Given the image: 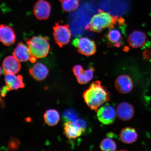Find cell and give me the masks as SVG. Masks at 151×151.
Returning <instances> with one entry per match:
<instances>
[{
	"label": "cell",
	"mask_w": 151,
	"mask_h": 151,
	"mask_svg": "<svg viewBox=\"0 0 151 151\" xmlns=\"http://www.w3.org/2000/svg\"><path fill=\"white\" fill-rule=\"evenodd\" d=\"M111 94L101 82L96 81L85 91L83 97L87 105L97 112L99 107L110 100Z\"/></svg>",
	"instance_id": "1"
},
{
	"label": "cell",
	"mask_w": 151,
	"mask_h": 151,
	"mask_svg": "<svg viewBox=\"0 0 151 151\" xmlns=\"http://www.w3.org/2000/svg\"><path fill=\"white\" fill-rule=\"evenodd\" d=\"M118 16H113L109 13L99 9L98 14L92 17L89 23L86 26L88 31L101 32L106 28H109L117 23Z\"/></svg>",
	"instance_id": "2"
},
{
	"label": "cell",
	"mask_w": 151,
	"mask_h": 151,
	"mask_svg": "<svg viewBox=\"0 0 151 151\" xmlns=\"http://www.w3.org/2000/svg\"><path fill=\"white\" fill-rule=\"evenodd\" d=\"M27 46L29 48L32 56L37 59L46 57L50 49V45L46 37H34L26 40Z\"/></svg>",
	"instance_id": "3"
},
{
	"label": "cell",
	"mask_w": 151,
	"mask_h": 151,
	"mask_svg": "<svg viewBox=\"0 0 151 151\" xmlns=\"http://www.w3.org/2000/svg\"><path fill=\"white\" fill-rule=\"evenodd\" d=\"M73 45L80 54L86 56L93 55L97 51V47L93 40L88 37L77 38L73 41Z\"/></svg>",
	"instance_id": "4"
},
{
	"label": "cell",
	"mask_w": 151,
	"mask_h": 151,
	"mask_svg": "<svg viewBox=\"0 0 151 151\" xmlns=\"http://www.w3.org/2000/svg\"><path fill=\"white\" fill-rule=\"evenodd\" d=\"M53 29L54 40L58 46L62 47L70 42L71 33L68 24L62 25L56 23Z\"/></svg>",
	"instance_id": "5"
},
{
	"label": "cell",
	"mask_w": 151,
	"mask_h": 151,
	"mask_svg": "<svg viewBox=\"0 0 151 151\" xmlns=\"http://www.w3.org/2000/svg\"><path fill=\"white\" fill-rule=\"evenodd\" d=\"M97 113L98 120L106 125L112 124L116 119V111L112 106L108 104L100 107Z\"/></svg>",
	"instance_id": "6"
},
{
	"label": "cell",
	"mask_w": 151,
	"mask_h": 151,
	"mask_svg": "<svg viewBox=\"0 0 151 151\" xmlns=\"http://www.w3.org/2000/svg\"><path fill=\"white\" fill-rule=\"evenodd\" d=\"M51 10V7L48 1L45 0H38L34 6L33 12L38 19L45 20L50 17Z\"/></svg>",
	"instance_id": "7"
},
{
	"label": "cell",
	"mask_w": 151,
	"mask_h": 151,
	"mask_svg": "<svg viewBox=\"0 0 151 151\" xmlns=\"http://www.w3.org/2000/svg\"><path fill=\"white\" fill-rule=\"evenodd\" d=\"M14 55L20 62H25L29 61L34 63L37 61L36 58L32 56L29 49L22 42H19L15 48Z\"/></svg>",
	"instance_id": "8"
},
{
	"label": "cell",
	"mask_w": 151,
	"mask_h": 151,
	"mask_svg": "<svg viewBox=\"0 0 151 151\" xmlns=\"http://www.w3.org/2000/svg\"><path fill=\"white\" fill-rule=\"evenodd\" d=\"M116 24L109 28V31L106 34V39L109 44L119 48L123 42L124 37L120 28L116 27Z\"/></svg>",
	"instance_id": "9"
},
{
	"label": "cell",
	"mask_w": 151,
	"mask_h": 151,
	"mask_svg": "<svg viewBox=\"0 0 151 151\" xmlns=\"http://www.w3.org/2000/svg\"><path fill=\"white\" fill-rule=\"evenodd\" d=\"M115 86L118 91L122 94L129 93L133 89V81L129 76L124 75L118 77L115 81Z\"/></svg>",
	"instance_id": "10"
},
{
	"label": "cell",
	"mask_w": 151,
	"mask_h": 151,
	"mask_svg": "<svg viewBox=\"0 0 151 151\" xmlns=\"http://www.w3.org/2000/svg\"><path fill=\"white\" fill-rule=\"evenodd\" d=\"M2 68L5 74H16L20 71L21 65L14 55L9 56L4 60Z\"/></svg>",
	"instance_id": "11"
},
{
	"label": "cell",
	"mask_w": 151,
	"mask_h": 151,
	"mask_svg": "<svg viewBox=\"0 0 151 151\" xmlns=\"http://www.w3.org/2000/svg\"><path fill=\"white\" fill-rule=\"evenodd\" d=\"M85 131V130L75 122H67L64 124V133L69 139L77 138Z\"/></svg>",
	"instance_id": "12"
},
{
	"label": "cell",
	"mask_w": 151,
	"mask_h": 151,
	"mask_svg": "<svg viewBox=\"0 0 151 151\" xmlns=\"http://www.w3.org/2000/svg\"><path fill=\"white\" fill-rule=\"evenodd\" d=\"M16 36L11 26L1 24L0 26V40L5 46L13 45L16 41Z\"/></svg>",
	"instance_id": "13"
},
{
	"label": "cell",
	"mask_w": 151,
	"mask_h": 151,
	"mask_svg": "<svg viewBox=\"0 0 151 151\" xmlns=\"http://www.w3.org/2000/svg\"><path fill=\"white\" fill-rule=\"evenodd\" d=\"M116 113L120 120L127 121L133 117L134 114V109L131 104L123 102L119 104L118 106Z\"/></svg>",
	"instance_id": "14"
},
{
	"label": "cell",
	"mask_w": 151,
	"mask_h": 151,
	"mask_svg": "<svg viewBox=\"0 0 151 151\" xmlns=\"http://www.w3.org/2000/svg\"><path fill=\"white\" fill-rule=\"evenodd\" d=\"M147 40L146 34L143 32L135 31L128 36V42L130 46L133 48H141L144 46Z\"/></svg>",
	"instance_id": "15"
},
{
	"label": "cell",
	"mask_w": 151,
	"mask_h": 151,
	"mask_svg": "<svg viewBox=\"0 0 151 151\" xmlns=\"http://www.w3.org/2000/svg\"><path fill=\"white\" fill-rule=\"evenodd\" d=\"M30 74L32 77L37 81L44 80L48 76L49 70L44 64L37 62L29 70Z\"/></svg>",
	"instance_id": "16"
},
{
	"label": "cell",
	"mask_w": 151,
	"mask_h": 151,
	"mask_svg": "<svg viewBox=\"0 0 151 151\" xmlns=\"http://www.w3.org/2000/svg\"><path fill=\"white\" fill-rule=\"evenodd\" d=\"M6 84L10 90H17L24 87L23 77L22 75L16 74H5Z\"/></svg>",
	"instance_id": "17"
},
{
	"label": "cell",
	"mask_w": 151,
	"mask_h": 151,
	"mask_svg": "<svg viewBox=\"0 0 151 151\" xmlns=\"http://www.w3.org/2000/svg\"><path fill=\"white\" fill-rule=\"evenodd\" d=\"M120 137L123 142L130 144L135 142L138 137L136 131L133 128L127 127L121 131Z\"/></svg>",
	"instance_id": "18"
},
{
	"label": "cell",
	"mask_w": 151,
	"mask_h": 151,
	"mask_svg": "<svg viewBox=\"0 0 151 151\" xmlns=\"http://www.w3.org/2000/svg\"><path fill=\"white\" fill-rule=\"evenodd\" d=\"M43 117L45 123L50 126L56 125L59 122L60 118L59 113L55 109H53L47 111Z\"/></svg>",
	"instance_id": "19"
},
{
	"label": "cell",
	"mask_w": 151,
	"mask_h": 151,
	"mask_svg": "<svg viewBox=\"0 0 151 151\" xmlns=\"http://www.w3.org/2000/svg\"><path fill=\"white\" fill-rule=\"evenodd\" d=\"M94 69L92 67L84 70L80 76L77 77V80L79 83L85 84L90 82L93 78Z\"/></svg>",
	"instance_id": "20"
},
{
	"label": "cell",
	"mask_w": 151,
	"mask_h": 151,
	"mask_svg": "<svg viewBox=\"0 0 151 151\" xmlns=\"http://www.w3.org/2000/svg\"><path fill=\"white\" fill-rule=\"evenodd\" d=\"M100 148L102 151L116 150V142L109 137L105 138L101 141L100 145Z\"/></svg>",
	"instance_id": "21"
},
{
	"label": "cell",
	"mask_w": 151,
	"mask_h": 151,
	"mask_svg": "<svg viewBox=\"0 0 151 151\" xmlns=\"http://www.w3.org/2000/svg\"><path fill=\"white\" fill-rule=\"evenodd\" d=\"M61 2L62 9L67 12H71L78 8L79 0H63Z\"/></svg>",
	"instance_id": "22"
},
{
	"label": "cell",
	"mask_w": 151,
	"mask_h": 151,
	"mask_svg": "<svg viewBox=\"0 0 151 151\" xmlns=\"http://www.w3.org/2000/svg\"><path fill=\"white\" fill-rule=\"evenodd\" d=\"M63 116L67 122H76L78 119L77 113L73 109H67L63 113Z\"/></svg>",
	"instance_id": "23"
},
{
	"label": "cell",
	"mask_w": 151,
	"mask_h": 151,
	"mask_svg": "<svg viewBox=\"0 0 151 151\" xmlns=\"http://www.w3.org/2000/svg\"><path fill=\"white\" fill-rule=\"evenodd\" d=\"M20 145L19 141L18 139L11 138L8 144V150H17L19 148Z\"/></svg>",
	"instance_id": "24"
},
{
	"label": "cell",
	"mask_w": 151,
	"mask_h": 151,
	"mask_svg": "<svg viewBox=\"0 0 151 151\" xmlns=\"http://www.w3.org/2000/svg\"><path fill=\"white\" fill-rule=\"evenodd\" d=\"M84 70L82 66L80 65H77L73 67V71L76 77H78L80 76L83 73Z\"/></svg>",
	"instance_id": "25"
},
{
	"label": "cell",
	"mask_w": 151,
	"mask_h": 151,
	"mask_svg": "<svg viewBox=\"0 0 151 151\" xmlns=\"http://www.w3.org/2000/svg\"><path fill=\"white\" fill-rule=\"evenodd\" d=\"M76 122L80 125L83 129H86V124L85 121L82 119H78L77 120Z\"/></svg>",
	"instance_id": "26"
},
{
	"label": "cell",
	"mask_w": 151,
	"mask_h": 151,
	"mask_svg": "<svg viewBox=\"0 0 151 151\" xmlns=\"http://www.w3.org/2000/svg\"><path fill=\"white\" fill-rule=\"evenodd\" d=\"M9 90H10V89L8 86H6L4 87L1 91V96L3 97H5L7 91H9Z\"/></svg>",
	"instance_id": "27"
},
{
	"label": "cell",
	"mask_w": 151,
	"mask_h": 151,
	"mask_svg": "<svg viewBox=\"0 0 151 151\" xmlns=\"http://www.w3.org/2000/svg\"><path fill=\"white\" fill-rule=\"evenodd\" d=\"M58 1H60V2H61L62 1H63V0H58Z\"/></svg>",
	"instance_id": "28"
}]
</instances>
